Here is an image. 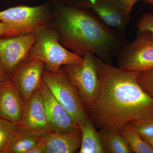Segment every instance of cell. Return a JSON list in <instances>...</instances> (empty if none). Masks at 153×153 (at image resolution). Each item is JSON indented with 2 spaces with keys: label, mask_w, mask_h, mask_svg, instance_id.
Here are the masks:
<instances>
[{
  "label": "cell",
  "mask_w": 153,
  "mask_h": 153,
  "mask_svg": "<svg viewBox=\"0 0 153 153\" xmlns=\"http://www.w3.org/2000/svg\"><path fill=\"white\" fill-rule=\"evenodd\" d=\"M94 59L99 90L86 108L96 128L119 131L131 122L153 118V98L138 82V72Z\"/></svg>",
  "instance_id": "obj_1"
},
{
  "label": "cell",
  "mask_w": 153,
  "mask_h": 153,
  "mask_svg": "<svg viewBox=\"0 0 153 153\" xmlns=\"http://www.w3.org/2000/svg\"><path fill=\"white\" fill-rule=\"evenodd\" d=\"M52 9V27L63 47L76 55L82 57L90 52L109 63L126 45L123 34L84 9L64 4Z\"/></svg>",
  "instance_id": "obj_2"
},
{
  "label": "cell",
  "mask_w": 153,
  "mask_h": 153,
  "mask_svg": "<svg viewBox=\"0 0 153 153\" xmlns=\"http://www.w3.org/2000/svg\"><path fill=\"white\" fill-rule=\"evenodd\" d=\"M53 9L48 4L36 7L19 5L0 11V22L5 25L7 37L35 33L52 27Z\"/></svg>",
  "instance_id": "obj_3"
},
{
  "label": "cell",
  "mask_w": 153,
  "mask_h": 153,
  "mask_svg": "<svg viewBox=\"0 0 153 153\" xmlns=\"http://www.w3.org/2000/svg\"><path fill=\"white\" fill-rule=\"evenodd\" d=\"M36 41L26 61L40 60L45 64V69L56 71L65 65L78 63L82 57L70 52L59 41L58 33L48 27L36 33Z\"/></svg>",
  "instance_id": "obj_4"
},
{
  "label": "cell",
  "mask_w": 153,
  "mask_h": 153,
  "mask_svg": "<svg viewBox=\"0 0 153 153\" xmlns=\"http://www.w3.org/2000/svg\"><path fill=\"white\" fill-rule=\"evenodd\" d=\"M42 79L80 128L89 115L77 88L71 82L63 67L56 71L44 69Z\"/></svg>",
  "instance_id": "obj_5"
},
{
  "label": "cell",
  "mask_w": 153,
  "mask_h": 153,
  "mask_svg": "<svg viewBox=\"0 0 153 153\" xmlns=\"http://www.w3.org/2000/svg\"><path fill=\"white\" fill-rule=\"evenodd\" d=\"M94 55L92 52H87L80 62L63 66L71 82L77 88L86 108L94 101L99 90Z\"/></svg>",
  "instance_id": "obj_6"
},
{
  "label": "cell",
  "mask_w": 153,
  "mask_h": 153,
  "mask_svg": "<svg viewBox=\"0 0 153 153\" xmlns=\"http://www.w3.org/2000/svg\"><path fill=\"white\" fill-rule=\"evenodd\" d=\"M118 56V67L140 72L153 67V38L149 32L137 31L135 39L123 47Z\"/></svg>",
  "instance_id": "obj_7"
},
{
  "label": "cell",
  "mask_w": 153,
  "mask_h": 153,
  "mask_svg": "<svg viewBox=\"0 0 153 153\" xmlns=\"http://www.w3.org/2000/svg\"><path fill=\"white\" fill-rule=\"evenodd\" d=\"M36 41L35 33L0 37V63L9 76L20 63L27 60Z\"/></svg>",
  "instance_id": "obj_8"
},
{
  "label": "cell",
  "mask_w": 153,
  "mask_h": 153,
  "mask_svg": "<svg viewBox=\"0 0 153 153\" xmlns=\"http://www.w3.org/2000/svg\"><path fill=\"white\" fill-rule=\"evenodd\" d=\"M20 129L42 137L54 132L45 110L43 97L39 88L25 103Z\"/></svg>",
  "instance_id": "obj_9"
},
{
  "label": "cell",
  "mask_w": 153,
  "mask_h": 153,
  "mask_svg": "<svg viewBox=\"0 0 153 153\" xmlns=\"http://www.w3.org/2000/svg\"><path fill=\"white\" fill-rule=\"evenodd\" d=\"M74 5L92 10L105 25L123 35L130 21V13L117 0H85Z\"/></svg>",
  "instance_id": "obj_10"
},
{
  "label": "cell",
  "mask_w": 153,
  "mask_h": 153,
  "mask_svg": "<svg viewBox=\"0 0 153 153\" xmlns=\"http://www.w3.org/2000/svg\"><path fill=\"white\" fill-rule=\"evenodd\" d=\"M45 64L40 60L25 61L17 66L9 75L25 102L39 88Z\"/></svg>",
  "instance_id": "obj_11"
},
{
  "label": "cell",
  "mask_w": 153,
  "mask_h": 153,
  "mask_svg": "<svg viewBox=\"0 0 153 153\" xmlns=\"http://www.w3.org/2000/svg\"><path fill=\"white\" fill-rule=\"evenodd\" d=\"M38 88L43 97L47 117L54 132L67 134L81 131L79 126L55 98L42 79Z\"/></svg>",
  "instance_id": "obj_12"
},
{
  "label": "cell",
  "mask_w": 153,
  "mask_h": 153,
  "mask_svg": "<svg viewBox=\"0 0 153 153\" xmlns=\"http://www.w3.org/2000/svg\"><path fill=\"white\" fill-rule=\"evenodd\" d=\"M25 103L9 78L0 87V117L18 125L22 120Z\"/></svg>",
  "instance_id": "obj_13"
},
{
  "label": "cell",
  "mask_w": 153,
  "mask_h": 153,
  "mask_svg": "<svg viewBox=\"0 0 153 153\" xmlns=\"http://www.w3.org/2000/svg\"><path fill=\"white\" fill-rule=\"evenodd\" d=\"M44 137V153H75L81 145V131L67 134L53 132Z\"/></svg>",
  "instance_id": "obj_14"
},
{
  "label": "cell",
  "mask_w": 153,
  "mask_h": 153,
  "mask_svg": "<svg viewBox=\"0 0 153 153\" xmlns=\"http://www.w3.org/2000/svg\"><path fill=\"white\" fill-rule=\"evenodd\" d=\"M81 143L78 153H104L98 131L88 117L80 127Z\"/></svg>",
  "instance_id": "obj_15"
},
{
  "label": "cell",
  "mask_w": 153,
  "mask_h": 153,
  "mask_svg": "<svg viewBox=\"0 0 153 153\" xmlns=\"http://www.w3.org/2000/svg\"><path fill=\"white\" fill-rule=\"evenodd\" d=\"M98 132L104 153H133L119 131L100 129Z\"/></svg>",
  "instance_id": "obj_16"
},
{
  "label": "cell",
  "mask_w": 153,
  "mask_h": 153,
  "mask_svg": "<svg viewBox=\"0 0 153 153\" xmlns=\"http://www.w3.org/2000/svg\"><path fill=\"white\" fill-rule=\"evenodd\" d=\"M41 138L19 128L12 137L7 153H27Z\"/></svg>",
  "instance_id": "obj_17"
},
{
  "label": "cell",
  "mask_w": 153,
  "mask_h": 153,
  "mask_svg": "<svg viewBox=\"0 0 153 153\" xmlns=\"http://www.w3.org/2000/svg\"><path fill=\"white\" fill-rule=\"evenodd\" d=\"M128 143L133 153H153V147L129 123L119 130Z\"/></svg>",
  "instance_id": "obj_18"
},
{
  "label": "cell",
  "mask_w": 153,
  "mask_h": 153,
  "mask_svg": "<svg viewBox=\"0 0 153 153\" xmlns=\"http://www.w3.org/2000/svg\"><path fill=\"white\" fill-rule=\"evenodd\" d=\"M18 128L16 124L0 117V153H7L12 137Z\"/></svg>",
  "instance_id": "obj_19"
},
{
  "label": "cell",
  "mask_w": 153,
  "mask_h": 153,
  "mask_svg": "<svg viewBox=\"0 0 153 153\" xmlns=\"http://www.w3.org/2000/svg\"><path fill=\"white\" fill-rule=\"evenodd\" d=\"M137 80L143 89L153 98V67L138 72Z\"/></svg>",
  "instance_id": "obj_20"
},
{
  "label": "cell",
  "mask_w": 153,
  "mask_h": 153,
  "mask_svg": "<svg viewBox=\"0 0 153 153\" xmlns=\"http://www.w3.org/2000/svg\"><path fill=\"white\" fill-rule=\"evenodd\" d=\"M129 123L141 135L153 137V118L149 119L133 121Z\"/></svg>",
  "instance_id": "obj_21"
},
{
  "label": "cell",
  "mask_w": 153,
  "mask_h": 153,
  "mask_svg": "<svg viewBox=\"0 0 153 153\" xmlns=\"http://www.w3.org/2000/svg\"><path fill=\"white\" fill-rule=\"evenodd\" d=\"M137 28L140 32H149L153 38V14L143 15L137 23Z\"/></svg>",
  "instance_id": "obj_22"
},
{
  "label": "cell",
  "mask_w": 153,
  "mask_h": 153,
  "mask_svg": "<svg viewBox=\"0 0 153 153\" xmlns=\"http://www.w3.org/2000/svg\"><path fill=\"white\" fill-rule=\"evenodd\" d=\"M27 153H44V137H41L37 144Z\"/></svg>",
  "instance_id": "obj_23"
},
{
  "label": "cell",
  "mask_w": 153,
  "mask_h": 153,
  "mask_svg": "<svg viewBox=\"0 0 153 153\" xmlns=\"http://www.w3.org/2000/svg\"><path fill=\"white\" fill-rule=\"evenodd\" d=\"M128 13H130L133 8V7L134 5L136 3L138 0H117Z\"/></svg>",
  "instance_id": "obj_24"
},
{
  "label": "cell",
  "mask_w": 153,
  "mask_h": 153,
  "mask_svg": "<svg viewBox=\"0 0 153 153\" xmlns=\"http://www.w3.org/2000/svg\"><path fill=\"white\" fill-rule=\"evenodd\" d=\"M9 79V76L3 69L0 63V87Z\"/></svg>",
  "instance_id": "obj_25"
},
{
  "label": "cell",
  "mask_w": 153,
  "mask_h": 153,
  "mask_svg": "<svg viewBox=\"0 0 153 153\" xmlns=\"http://www.w3.org/2000/svg\"><path fill=\"white\" fill-rule=\"evenodd\" d=\"M7 31L5 25L3 22H0V37H7Z\"/></svg>",
  "instance_id": "obj_26"
},
{
  "label": "cell",
  "mask_w": 153,
  "mask_h": 153,
  "mask_svg": "<svg viewBox=\"0 0 153 153\" xmlns=\"http://www.w3.org/2000/svg\"><path fill=\"white\" fill-rule=\"evenodd\" d=\"M63 4H78L80 2L85 0H62Z\"/></svg>",
  "instance_id": "obj_27"
},
{
  "label": "cell",
  "mask_w": 153,
  "mask_h": 153,
  "mask_svg": "<svg viewBox=\"0 0 153 153\" xmlns=\"http://www.w3.org/2000/svg\"><path fill=\"white\" fill-rule=\"evenodd\" d=\"M141 136L145 140L147 141L153 147V137L144 136Z\"/></svg>",
  "instance_id": "obj_28"
},
{
  "label": "cell",
  "mask_w": 153,
  "mask_h": 153,
  "mask_svg": "<svg viewBox=\"0 0 153 153\" xmlns=\"http://www.w3.org/2000/svg\"><path fill=\"white\" fill-rule=\"evenodd\" d=\"M145 2L148 3L150 4L153 7V0H141Z\"/></svg>",
  "instance_id": "obj_29"
}]
</instances>
